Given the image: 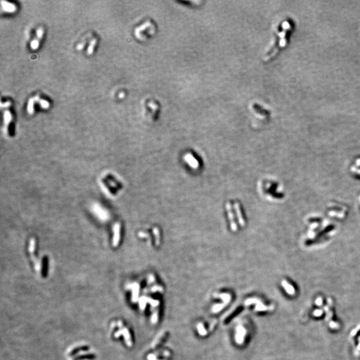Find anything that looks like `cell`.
Here are the masks:
<instances>
[{
	"mask_svg": "<svg viewBox=\"0 0 360 360\" xmlns=\"http://www.w3.org/2000/svg\"><path fill=\"white\" fill-rule=\"evenodd\" d=\"M245 334H246V331L242 327H239L237 328V334L236 336V340L238 339V338H239V339L238 341L237 342L238 343H242L243 342V339H244V336Z\"/></svg>",
	"mask_w": 360,
	"mask_h": 360,
	"instance_id": "6da1fadb",
	"label": "cell"
},
{
	"mask_svg": "<svg viewBox=\"0 0 360 360\" xmlns=\"http://www.w3.org/2000/svg\"><path fill=\"white\" fill-rule=\"evenodd\" d=\"M314 314V316L316 315V316H320V314H322V312L321 311H320V310H317V311H315Z\"/></svg>",
	"mask_w": 360,
	"mask_h": 360,
	"instance_id": "3957f363",
	"label": "cell"
},
{
	"mask_svg": "<svg viewBox=\"0 0 360 360\" xmlns=\"http://www.w3.org/2000/svg\"><path fill=\"white\" fill-rule=\"evenodd\" d=\"M198 330H199V334L202 335V336H204V335L206 334V332H205V329H204L203 326H202L201 324H199V325H198Z\"/></svg>",
	"mask_w": 360,
	"mask_h": 360,
	"instance_id": "7a4b0ae2",
	"label": "cell"
}]
</instances>
